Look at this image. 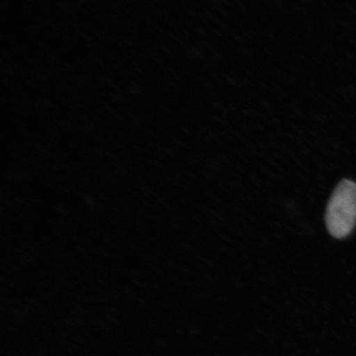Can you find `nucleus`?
Wrapping results in <instances>:
<instances>
[{"instance_id": "f257e3e1", "label": "nucleus", "mask_w": 356, "mask_h": 356, "mask_svg": "<svg viewBox=\"0 0 356 356\" xmlns=\"http://www.w3.org/2000/svg\"><path fill=\"white\" fill-rule=\"evenodd\" d=\"M356 224V184L344 179L334 189L325 213L327 231L334 238L350 235Z\"/></svg>"}]
</instances>
